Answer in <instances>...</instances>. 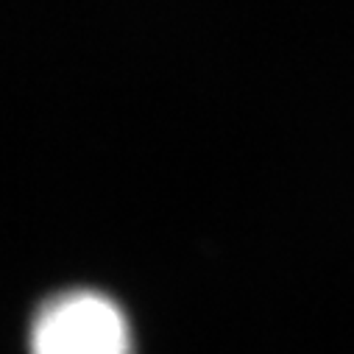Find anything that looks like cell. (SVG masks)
<instances>
[{
  "instance_id": "1",
  "label": "cell",
  "mask_w": 354,
  "mask_h": 354,
  "mask_svg": "<svg viewBox=\"0 0 354 354\" xmlns=\"http://www.w3.org/2000/svg\"><path fill=\"white\" fill-rule=\"evenodd\" d=\"M31 348L34 354H129V326L106 296L67 293L39 313Z\"/></svg>"
}]
</instances>
